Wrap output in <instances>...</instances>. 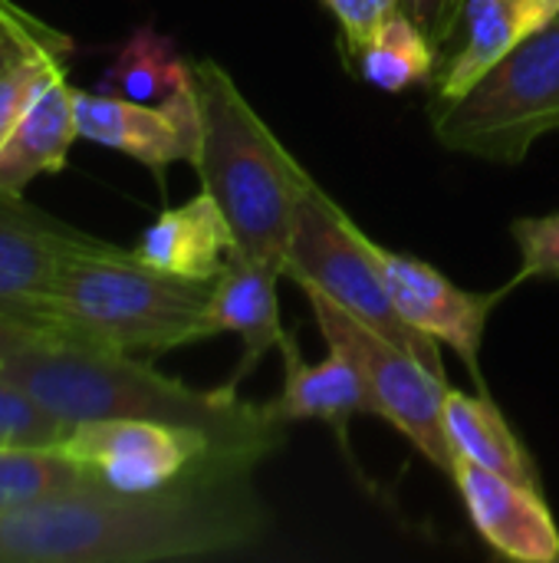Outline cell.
<instances>
[{"label": "cell", "mask_w": 559, "mask_h": 563, "mask_svg": "<svg viewBox=\"0 0 559 563\" xmlns=\"http://www.w3.org/2000/svg\"><path fill=\"white\" fill-rule=\"evenodd\" d=\"M26 53H40V49H30V46L10 43V40H0V73H3L10 63H16L20 56H26ZM49 53H53V49H49Z\"/></svg>", "instance_id": "obj_29"}, {"label": "cell", "mask_w": 559, "mask_h": 563, "mask_svg": "<svg viewBox=\"0 0 559 563\" xmlns=\"http://www.w3.org/2000/svg\"><path fill=\"white\" fill-rule=\"evenodd\" d=\"M267 511L250 472H214L158 492L82 488L0 515V563H158L260 541Z\"/></svg>", "instance_id": "obj_1"}, {"label": "cell", "mask_w": 559, "mask_h": 563, "mask_svg": "<svg viewBox=\"0 0 559 563\" xmlns=\"http://www.w3.org/2000/svg\"><path fill=\"white\" fill-rule=\"evenodd\" d=\"M283 277L280 267L254 261L241 251H231L221 274L211 284L204 327L208 336L214 333H237L244 343V366L237 369L234 383H241L270 350H280L283 323L277 303V280Z\"/></svg>", "instance_id": "obj_14"}, {"label": "cell", "mask_w": 559, "mask_h": 563, "mask_svg": "<svg viewBox=\"0 0 559 563\" xmlns=\"http://www.w3.org/2000/svg\"><path fill=\"white\" fill-rule=\"evenodd\" d=\"M465 3H468V0H402V10H405V13L428 33V40L441 49L445 43H451V36H458Z\"/></svg>", "instance_id": "obj_27"}, {"label": "cell", "mask_w": 559, "mask_h": 563, "mask_svg": "<svg viewBox=\"0 0 559 563\" xmlns=\"http://www.w3.org/2000/svg\"><path fill=\"white\" fill-rule=\"evenodd\" d=\"M145 264L185 277V280H214L234 251V231L217 208V201L201 188L191 201L165 208L132 247Z\"/></svg>", "instance_id": "obj_17"}, {"label": "cell", "mask_w": 559, "mask_h": 563, "mask_svg": "<svg viewBox=\"0 0 559 563\" xmlns=\"http://www.w3.org/2000/svg\"><path fill=\"white\" fill-rule=\"evenodd\" d=\"M92 241V234L43 214L23 198L0 195V300L33 323L30 303L53 287L63 261Z\"/></svg>", "instance_id": "obj_12"}, {"label": "cell", "mask_w": 559, "mask_h": 563, "mask_svg": "<svg viewBox=\"0 0 559 563\" xmlns=\"http://www.w3.org/2000/svg\"><path fill=\"white\" fill-rule=\"evenodd\" d=\"M441 419H445V432L458 459H468L481 468H491L530 488H540V478L527 449L521 445V439L514 435V429L507 426V419L488 396H468L448 386Z\"/></svg>", "instance_id": "obj_18"}, {"label": "cell", "mask_w": 559, "mask_h": 563, "mask_svg": "<svg viewBox=\"0 0 559 563\" xmlns=\"http://www.w3.org/2000/svg\"><path fill=\"white\" fill-rule=\"evenodd\" d=\"M445 148L497 165H521L559 129V16L511 49L465 96L432 109Z\"/></svg>", "instance_id": "obj_5"}, {"label": "cell", "mask_w": 559, "mask_h": 563, "mask_svg": "<svg viewBox=\"0 0 559 563\" xmlns=\"http://www.w3.org/2000/svg\"><path fill=\"white\" fill-rule=\"evenodd\" d=\"M451 482L471 525L501 558L521 563L559 561V528L540 488L481 468L468 459H455Z\"/></svg>", "instance_id": "obj_11"}, {"label": "cell", "mask_w": 559, "mask_h": 563, "mask_svg": "<svg viewBox=\"0 0 559 563\" xmlns=\"http://www.w3.org/2000/svg\"><path fill=\"white\" fill-rule=\"evenodd\" d=\"M0 313H7V317H13V320H23V317H20V310H16V307H10V303H3V300H0ZM23 323H26V320H23ZM30 327H33V323H30Z\"/></svg>", "instance_id": "obj_30"}, {"label": "cell", "mask_w": 559, "mask_h": 563, "mask_svg": "<svg viewBox=\"0 0 559 563\" xmlns=\"http://www.w3.org/2000/svg\"><path fill=\"white\" fill-rule=\"evenodd\" d=\"M280 356H283V389L273 402H267L273 422L293 426V422L320 419L329 422L336 435L346 442V429L353 416H376V399L362 373L339 350H329L323 363H306L300 356L297 336L283 333Z\"/></svg>", "instance_id": "obj_15"}, {"label": "cell", "mask_w": 559, "mask_h": 563, "mask_svg": "<svg viewBox=\"0 0 559 563\" xmlns=\"http://www.w3.org/2000/svg\"><path fill=\"white\" fill-rule=\"evenodd\" d=\"M40 340H56V336H53V333H43V330H36V327H30V323H23V320H13V317L0 313V366H3L13 353L33 346V343H40Z\"/></svg>", "instance_id": "obj_28"}, {"label": "cell", "mask_w": 559, "mask_h": 563, "mask_svg": "<svg viewBox=\"0 0 559 563\" xmlns=\"http://www.w3.org/2000/svg\"><path fill=\"white\" fill-rule=\"evenodd\" d=\"M511 238L521 251V271L511 287L537 277H559V211L517 218L511 224Z\"/></svg>", "instance_id": "obj_24"}, {"label": "cell", "mask_w": 559, "mask_h": 563, "mask_svg": "<svg viewBox=\"0 0 559 563\" xmlns=\"http://www.w3.org/2000/svg\"><path fill=\"white\" fill-rule=\"evenodd\" d=\"M72 96L76 89L66 79V69H59L36 89V96L0 145V195L23 198L30 181L43 175H59L66 168L69 148L79 139Z\"/></svg>", "instance_id": "obj_16"}, {"label": "cell", "mask_w": 559, "mask_h": 563, "mask_svg": "<svg viewBox=\"0 0 559 563\" xmlns=\"http://www.w3.org/2000/svg\"><path fill=\"white\" fill-rule=\"evenodd\" d=\"M293 284H313L366 327L418 356L432 373L445 376L438 343L402 320L385 287V277L369 251V234L323 191H310L287 251V274Z\"/></svg>", "instance_id": "obj_6"}, {"label": "cell", "mask_w": 559, "mask_h": 563, "mask_svg": "<svg viewBox=\"0 0 559 563\" xmlns=\"http://www.w3.org/2000/svg\"><path fill=\"white\" fill-rule=\"evenodd\" d=\"M72 422L49 412L26 389L0 376V449L16 445H59Z\"/></svg>", "instance_id": "obj_22"}, {"label": "cell", "mask_w": 559, "mask_h": 563, "mask_svg": "<svg viewBox=\"0 0 559 563\" xmlns=\"http://www.w3.org/2000/svg\"><path fill=\"white\" fill-rule=\"evenodd\" d=\"M369 251L385 277V287L392 294L395 310L409 327L432 336L435 343H445L458 353V360L468 366L474 379H481V343L488 330V317L514 287L494 290V294H471L451 284L438 267L389 251L369 238Z\"/></svg>", "instance_id": "obj_10"}, {"label": "cell", "mask_w": 559, "mask_h": 563, "mask_svg": "<svg viewBox=\"0 0 559 563\" xmlns=\"http://www.w3.org/2000/svg\"><path fill=\"white\" fill-rule=\"evenodd\" d=\"M0 376L26 389L66 422L152 419L191 426L254 465L264 462L287 432V426L273 422L267 406L241 399L237 383L221 389H191L135 353L72 340H40L13 353L0 366Z\"/></svg>", "instance_id": "obj_2"}, {"label": "cell", "mask_w": 559, "mask_h": 563, "mask_svg": "<svg viewBox=\"0 0 559 563\" xmlns=\"http://www.w3.org/2000/svg\"><path fill=\"white\" fill-rule=\"evenodd\" d=\"M559 16V0H468L458 26V46L438 69L435 106L465 96L527 36Z\"/></svg>", "instance_id": "obj_13"}, {"label": "cell", "mask_w": 559, "mask_h": 563, "mask_svg": "<svg viewBox=\"0 0 559 563\" xmlns=\"http://www.w3.org/2000/svg\"><path fill=\"white\" fill-rule=\"evenodd\" d=\"M69 56L66 53H49V49H40V53H26L20 56L16 63H10L3 73H0V145L3 139L10 135V129L16 125L20 112L30 106V99L36 96V89L53 79L59 69H66Z\"/></svg>", "instance_id": "obj_23"}, {"label": "cell", "mask_w": 559, "mask_h": 563, "mask_svg": "<svg viewBox=\"0 0 559 563\" xmlns=\"http://www.w3.org/2000/svg\"><path fill=\"white\" fill-rule=\"evenodd\" d=\"M211 284L171 277L135 251L96 238L63 261L53 287L30 303V317L56 340L155 360L208 340Z\"/></svg>", "instance_id": "obj_3"}, {"label": "cell", "mask_w": 559, "mask_h": 563, "mask_svg": "<svg viewBox=\"0 0 559 563\" xmlns=\"http://www.w3.org/2000/svg\"><path fill=\"white\" fill-rule=\"evenodd\" d=\"M59 449L86 468L92 485L128 495L214 472H254V462L231 452L214 435L152 419L72 422Z\"/></svg>", "instance_id": "obj_8"}, {"label": "cell", "mask_w": 559, "mask_h": 563, "mask_svg": "<svg viewBox=\"0 0 559 563\" xmlns=\"http://www.w3.org/2000/svg\"><path fill=\"white\" fill-rule=\"evenodd\" d=\"M194 79L191 63L178 53L171 36L155 26H138L115 53L112 66L99 79V92L122 96L132 102H161Z\"/></svg>", "instance_id": "obj_19"}, {"label": "cell", "mask_w": 559, "mask_h": 563, "mask_svg": "<svg viewBox=\"0 0 559 563\" xmlns=\"http://www.w3.org/2000/svg\"><path fill=\"white\" fill-rule=\"evenodd\" d=\"M0 40L30 46V49H53V53H72V40L69 33L49 26L46 20L33 16L30 10H23L13 0H0Z\"/></svg>", "instance_id": "obj_25"}, {"label": "cell", "mask_w": 559, "mask_h": 563, "mask_svg": "<svg viewBox=\"0 0 559 563\" xmlns=\"http://www.w3.org/2000/svg\"><path fill=\"white\" fill-rule=\"evenodd\" d=\"M353 63L369 86L382 92H405L435 79L438 46L405 10H395L353 53Z\"/></svg>", "instance_id": "obj_20"}, {"label": "cell", "mask_w": 559, "mask_h": 563, "mask_svg": "<svg viewBox=\"0 0 559 563\" xmlns=\"http://www.w3.org/2000/svg\"><path fill=\"white\" fill-rule=\"evenodd\" d=\"M323 3L343 30V43L349 56L382 26L385 16L402 10V0H323Z\"/></svg>", "instance_id": "obj_26"}, {"label": "cell", "mask_w": 559, "mask_h": 563, "mask_svg": "<svg viewBox=\"0 0 559 563\" xmlns=\"http://www.w3.org/2000/svg\"><path fill=\"white\" fill-rule=\"evenodd\" d=\"M300 290L306 294L316 327L329 343V350H339L362 373L376 399V416L395 426L438 472L451 478L458 455L448 442L445 419H441L448 383L438 373H432L418 356H412L409 350L395 346L392 340L366 327L359 317H353L320 287L300 284Z\"/></svg>", "instance_id": "obj_7"}, {"label": "cell", "mask_w": 559, "mask_h": 563, "mask_svg": "<svg viewBox=\"0 0 559 563\" xmlns=\"http://www.w3.org/2000/svg\"><path fill=\"white\" fill-rule=\"evenodd\" d=\"M79 139L122 152L158 178L175 162H198L201 109L194 79L161 102H132L99 89H76Z\"/></svg>", "instance_id": "obj_9"}, {"label": "cell", "mask_w": 559, "mask_h": 563, "mask_svg": "<svg viewBox=\"0 0 559 563\" xmlns=\"http://www.w3.org/2000/svg\"><path fill=\"white\" fill-rule=\"evenodd\" d=\"M191 69L201 109V152L194 162L201 188L224 211L234 251L287 274L300 205L320 185L257 115L221 63L198 59Z\"/></svg>", "instance_id": "obj_4"}, {"label": "cell", "mask_w": 559, "mask_h": 563, "mask_svg": "<svg viewBox=\"0 0 559 563\" xmlns=\"http://www.w3.org/2000/svg\"><path fill=\"white\" fill-rule=\"evenodd\" d=\"M82 488H99L59 445L0 449V515L23 511Z\"/></svg>", "instance_id": "obj_21"}]
</instances>
